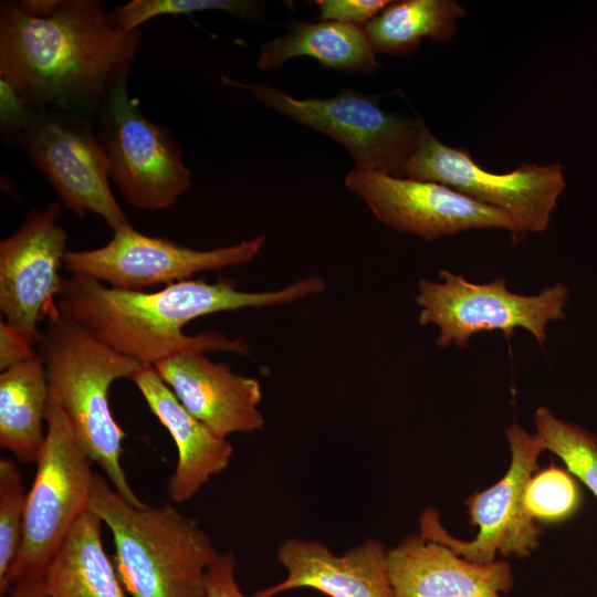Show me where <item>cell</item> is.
Instances as JSON below:
<instances>
[{
	"mask_svg": "<svg viewBox=\"0 0 597 597\" xmlns=\"http://www.w3.org/2000/svg\"><path fill=\"white\" fill-rule=\"evenodd\" d=\"M505 436L511 451L506 473L465 500L469 522L478 527L476 536L471 541L453 537L441 524L439 512L428 506L419 517L422 538L482 564L495 561L496 554L524 559L538 548L543 531L526 509L525 493L546 448L537 433H530L515 422L505 429Z\"/></svg>",
	"mask_w": 597,
	"mask_h": 597,
	"instance_id": "obj_9",
	"label": "cell"
},
{
	"mask_svg": "<svg viewBox=\"0 0 597 597\" xmlns=\"http://www.w3.org/2000/svg\"><path fill=\"white\" fill-rule=\"evenodd\" d=\"M534 422L546 450L559 457L567 470L597 498V434L558 419L546 407L536 409Z\"/></svg>",
	"mask_w": 597,
	"mask_h": 597,
	"instance_id": "obj_23",
	"label": "cell"
},
{
	"mask_svg": "<svg viewBox=\"0 0 597 597\" xmlns=\"http://www.w3.org/2000/svg\"><path fill=\"white\" fill-rule=\"evenodd\" d=\"M7 597H50L43 576H29L17 580Z\"/></svg>",
	"mask_w": 597,
	"mask_h": 597,
	"instance_id": "obj_30",
	"label": "cell"
},
{
	"mask_svg": "<svg viewBox=\"0 0 597 597\" xmlns=\"http://www.w3.org/2000/svg\"><path fill=\"white\" fill-rule=\"evenodd\" d=\"M321 20L365 25L389 3V0H316Z\"/></svg>",
	"mask_w": 597,
	"mask_h": 597,
	"instance_id": "obj_27",
	"label": "cell"
},
{
	"mask_svg": "<svg viewBox=\"0 0 597 597\" xmlns=\"http://www.w3.org/2000/svg\"><path fill=\"white\" fill-rule=\"evenodd\" d=\"M387 549L381 541L367 538L335 554L318 541L287 538L276 549L286 576L252 597H275L295 588H312L329 597H395Z\"/></svg>",
	"mask_w": 597,
	"mask_h": 597,
	"instance_id": "obj_16",
	"label": "cell"
},
{
	"mask_svg": "<svg viewBox=\"0 0 597 597\" xmlns=\"http://www.w3.org/2000/svg\"><path fill=\"white\" fill-rule=\"evenodd\" d=\"M62 202L33 209L14 233L0 242V311L4 321L34 346L39 323L59 311L60 268L67 234L59 224Z\"/></svg>",
	"mask_w": 597,
	"mask_h": 597,
	"instance_id": "obj_14",
	"label": "cell"
},
{
	"mask_svg": "<svg viewBox=\"0 0 597 597\" xmlns=\"http://www.w3.org/2000/svg\"><path fill=\"white\" fill-rule=\"evenodd\" d=\"M387 562L395 597H500L515 583L509 562H471L419 534L388 548Z\"/></svg>",
	"mask_w": 597,
	"mask_h": 597,
	"instance_id": "obj_17",
	"label": "cell"
},
{
	"mask_svg": "<svg viewBox=\"0 0 597 597\" xmlns=\"http://www.w3.org/2000/svg\"><path fill=\"white\" fill-rule=\"evenodd\" d=\"M142 41L97 0H57L36 14L21 1L0 4V81L28 108L97 115L129 76Z\"/></svg>",
	"mask_w": 597,
	"mask_h": 597,
	"instance_id": "obj_1",
	"label": "cell"
},
{
	"mask_svg": "<svg viewBox=\"0 0 597 597\" xmlns=\"http://www.w3.org/2000/svg\"><path fill=\"white\" fill-rule=\"evenodd\" d=\"M345 186L383 223L428 241L473 229L498 228L517 233L506 213L442 184L354 167Z\"/></svg>",
	"mask_w": 597,
	"mask_h": 597,
	"instance_id": "obj_13",
	"label": "cell"
},
{
	"mask_svg": "<svg viewBox=\"0 0 597 597\" xmlns=\"http://www.w3.org/2000/svg\"><path fill=\"white\" fill-rule=\"evenodd\" d=\"M583 503L577 479L551 464L534 474L526 489L525 504L531 516L544 523H561L573 517Z\"/></svg>",
	"mask_w": 597,
	"mask_h": 597,
	"instance_id": "obj_25",
	"label": "cell"
},
{
	"mask_svg": "<svg viewBox=\"0 0 597 597\" xmlns=\"http://www.w3.org/2000/svg\"><path fill=\"white\" fill-rule=\"evenodd\" d=\"M36 355L33 345L7 321L0 322V369L4 371Z\"/></svg>",
	"mask_w": 597,
	"mask_h": 597,
	"instance_id": "obj_29",
	"label": "cell"
},
{
	"mask_svg": "<svg viewBox=\"0 0 597 597\" xmlns=\"http://www.w3.org/2000/svg\"><path fill=\"white\" fill-rule=\"evenodd\" d=\"M235 568L237 561L232 552L220 554L207 572L206 597H247L239 587Z\"/></svg>",
	"mask_w": 597,
	"mask_h": 597,
	"instance_id": "obj_28",
	"label": "cell"
},
{
	"mask_svg": "<svg viewBox=\"0 0 597 597\" xmlns=\"http://www.w3.org/2000/svg\"><path fill=\"white\" fill-rule=\"evenodd\" d=\"M28 492L14 460L0 458V587L22 543Z\"/></svg>",
	"mask_w": 597,
	"mask_h": 597,
	"instance_id": "obj_26",
	"label": "cell"
},
{
	"mask_svg": "<svg viewBox=\"0 0 597 597\" xmlns=\"http://www.w3.org/2000/svg\"><path fill=\"white\" fill-rule=\"evenodd\" d=\"M48 318L38 353L44 362L49 399L66 415L113 488L130 503L143 504L121 463L125 432L113 417L108 391L115 380L132 379L144 365L107 346L60 311Z\"/></svg>",
	"mask_w": 597,
	"mask_h": 597,
	"instance_id": "obj_4",
	"label": "cell"
},
{
	"mask_svg": "<svg viewBox=\"0 0 597 597\" xmlns=\"http://www.w3.org/2000/svg\"><path fill=\"white\" fill-rule=\"evenodd\" d=\"M224 85L250 92L255 101L318 130L344 146L357 168L402 177L423 121L381 108L376 95L342 90L328 98H296L274 86L242 83L227 75Z\"/></svg>",
	"mask_w": 597,
	"mask_h": 597,
	"instance_id": "obj_8",
	"label": "cell"
},
{
	"mask_svg": "<svg viewBox=\"0 0 597 597\" xmlns=\"http://www.w3.org/2000/svg\"><path fill=\"white\" fill-rule=\"evenodd\" d=\"M1 129L48 178L69 210L78 217L93 212L113 230L129 223L111 190L108 161L91 117L30 109L2 87Z\"/></svg>",
	"mask_w": 597,
	"mask_h": 597,
	"instance_id": "obj_5",
	"label": "cell"
},
{
	"mask_svg": "<svg viewBox=\"0 0 597 597\" xmlns=\"http://www.w3.org/2000/svg\"><path fill=\"white\" fill-rule=\"evenodd\" d=\"M90 510L112 533L132 597H206L207 572L220 553L197 521L170 503L135 505L96 473Z\"/></svg>",
	"mask_w": 597,
	"mask_h": 597,
	"instance_id": "obj_3",
	"label": "cell"
},
{
	"mask_svg": "<svg viewBox=\"0 0 597 597\" xmlns=\"http://www.w3.org/2000/svg\"><path fill=\"white\" fill-rule=\"evenodd\" d=\"M182 406L217 434L250 433L264 426L261 384L205 353H184L153 365Z\"/></svg>",
	"mask_w": 597,
	"mask_h": 597,
	"instance_id": "obj_15",
	"label": "cell"
},
{
	"mask_svg": "<svg viewBox=\"0 0 597 597\" xmlns=\"http://www.w3.org/2000/svg\"><path fill=\"white\" fill-rule=\"evenodd\" d=\"M464 14L465 9L454 0L390 1L364 29L377 53L406 55L423 38L450 41L455 21Z\"/></svg>",
	"mask_w": 597,
	"mask_h": 597,
	"instance_id": "obj_22",
	"label": "cell"
},
{
	"mask_svg": "<svg viewBox=\"0 0 597 597\" xmlns=\"http://www.w3.org/2000/svg\"><path fill=\"white\" fill-rule=\"evenodd\" d=\"M93 250L67 251L63 264L72 274L103 281L123 291H145L158 284L188 280L201 272L237 266L254 259L265 243L259 235L237 244L196 250L165 238L150 237L130 223Z\"/></svg>",
	"mask_w": 597,
	"mask_h": 597,
	"instance_id": "obj_12",
	"label": "cell"
},
{
	"mask_svg": "<svg viewBox=\"0 0 597 597\" xmlns=\"http://www.w3.org/2000/svg\"><path fill=\"white\" fill-rule=\"evenodd\" d=\"M46 434L28 492L22 543L0 595L24 577L43 576L77 520L90 509L93 460L63 410L49 399Z\"/></svg>",
	"mask_w": 597,
	"mask_h": 597,
	"instance_id": "obj_6",
	"label": "cell"
},
{
	"mask_svg": "<svg viewBox=\"0 0 597 597\" xmlns=\"http://www.w3.org/2000/svg\"><path fill=\"white\" fill-rule=\"evenodd\" d=\"M402 177L448 186L506 213L517 233L547 229L566 184L562 166L521 164L506 174L481 168L470 153L440 142L423 123Z\"/></svg>",
	"mask_w": 597,
	"mask_h": 597,
	"instance_id": "obj_11",
	"label": "cell"
},
{
	"mask_svg": "<svg viewBox=\"0 0 597 597\" xmlns=\"http://www.w3.org/2000/svg\"><path fill=\"white\" fill-rule=\"evenodd\" d=\"M123 78L98 112L97 136L109 177L126 202L144 210L168 209L191 185L181 148L170 128L140 111Z\"/></svg>",
	"mask_w": 597,
	"mask_h": 597,
	"instance_id": "obj_10",
	"label": "cell"
},
{
	"mask_svg": "<svg viewBox=\"0 0 597 597\" xmlns=\"http://www.w3.org/2000/svg\"><path fill=\"white\" fill-rule=\"evenodd\" d=\"M439 277V282L420 279L415 297L419 324L439 328V348L451 344L467 348L470 338L484 331H500L510 341L516 328L528 331L543 345L547 324L566 318L569 291L561 282L538 294L521 295L501 277L478 284L448 270H440Z\"/></svg>",
	"mask_w": 597,
	"mask_h": 597,
	"instance_id": "obj_7",
	"label": "cell"
},
{
	"mask_svg": "<svg viewBox=\"0 0 597 597\" xmlns=\"http://www.w3.org/2000/svg\"><path fill=\"white\" fill-rule=\"evenodd\" d=\"M301 56L346 73L370 74L380 66L363 25L327 20L292 23L283 34L261 44L256 66L269 72Z\"/></svg>",
	"mask_w": 597,
	"mask_h": 597,
	"instance_id": "obj_19",
	"label": "cell"
},
{
	"mask_svg": "<svg viewBox=\"0 0 597 597\" xmlns=\"http://www.w3.org/2000/svg\"><path fill=\"white\" fill-rule=\"evenodd\" d=\"M49 387L39 353L0 375V446L18 460L36 463L44 444Z\"/></svg>",
	"mask_w": 597,
	"mask_h": 597,
	"instance_id": "obj_21",
	"label": "cell"
},
{
	"mask_svg": "<svg viewBox=\"0 0 597 597\" xmlns=\"http://www.w3.org/2000/svg\"><path fill=\"white\" fill-rule=\"evenodd\" d=\"M311 275L274 291L247 292L232 279L213 283L182 280L155 292L123 291L78 274L62 277L59 311L87 328L101 342L143 365H155L184 353L249 354L247 342L211 329L188 335L184 327L210 314L291 304L325 291Z\"/></svg>",
	"mask_w": 597,
	"mask_h": 597,
	"instance_id": "obj_2",
	"label": "cell"
},
{
	"mask_svg": "<svg viewBox=\"0 0 597 597\" xmlns=\"http://www.w3.org/2000/svg\"><path fill=\"white\" fill-rule=\"evenodd\" d=\"M102 523L88 509L71 528L43 575L50 597H126L104 548Z\"/></svg>",
	"mask_w": 597,
	"mask_h": 597,
	"instance_id": "obj_20",
	"label": "cell"
},
{
	"mask_svg": "<svg viewBox=\"0 0 597 597\" xmlns=\"http://www.w3.org/2000/svg\"><path fill=\"white\" fill-rule=\"evenodd\" d=\"M130 380L176 443L178 458L168 481V495L172 502H186L212 475L228 468L233 447L193 417L151 365H144Z\"/></svg>",
	"mask_w": 597,
	"mask_h": 597,
	"instance_id": "obj_18",
	"label": "cell"
},
{
	"mask_svg": "<svg viewBox=\"0 0 597 597\" xmlns=\"http://www.w3.org/2000/svg\"><path fill=\"white\" fill-rule=\"evenodd\" d=\"M263 3L248 0H133L116 8L111 14L114 24L122 31L138 30L148 20L167 14H191L221 10L247 21H260Z\"/></svg>",
	"mask_w": 597,
	"mask_h": 597,
	"instance_id": "obj_24",
	"label": "cell"
}]
</instances>
